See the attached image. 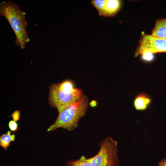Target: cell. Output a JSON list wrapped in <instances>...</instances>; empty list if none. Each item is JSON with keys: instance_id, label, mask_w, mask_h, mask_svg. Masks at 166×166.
I'll list each match as a JSON object with an SVG mask.
<instances>
[{"instance_id": "6da1fadb", "label": "cell", "mask_w": 166, "mask_h": 166, "mask_svg": "<svg viewBox=\"0 0 166 166\" xmlns=\"http://www.w3.org/2000/svg\"><path fill=\"white\" fill-rule=\"evenodd\" d=\"M26 14L14 2L3 1L0 3V15L9 22L15 35L16 45L23 49L30 41L26 30Z\"/></svg>"}, {"instance_id": "7a4b0ae2", "label": "cell", "mask_w": 166, "mask_h": 166, "mask_svg": "<svg viewBox=\"0 0 166 166\" xmlns=\"http://www.w3.org/2000/svg\"><path fill=\"white\" fill-rule=\"evenodd\" d=\"M88 105V97L83 95L75 101L57 109L58 117L47 131L61 128L70 131L74 129L78 126L79 120L85 115Z\"/></svg>"}, {"instance_id": "3957f363", "label": "cell", "mask_w": 166, "mask_h": 166, "mask_svg": "<svg viewBox=\"0 0 166 166\" xmlns=\"http://www.w3.org/2000/svg\"><path fill=\"white\" fill-rule=\"evenodd\" d=\"M83 95V90L75 87L72 81L66 80L50 87L49 104L57 110L75 101Z\"/></svg>"}, {"instance_id": "277c9868", "label": "cell", "mask_w": 166, "mask_h": 166, "mask_svg": "<svg viewBox=\"0 0 166 166\" xmlns=\"http://www.w3.org/2000/svg\"><path fill=\"white\" fill-rule=\"evenodd\" d=\"M160 52H166V38L145 34L141 38L136 55Z\"/></svg>"}, {"instance_id": "5b68a950", "label": "cell", "mask_w": 166, "mask_h": 166, "mask_svg": "<svg viewBox=\"0 0 166 166\" xmlns=\"http://www.w3.org/2000/svg\"><path fill=\"white\" fill-rule=\"evenodd\" d=\"M90 3L96 9L99 15L103 17L115 16L121 6V1L118 0H92Z\"/></svg>"}, {"instance_id": "8992f818", "label": "cell", "mask_w": 166, "mask_h": 166, "mask_svg": "<svg viewBox=\"0 0 166 166\" xmlns=\"http://www.w3.org/2000/svg\"><path fill=\"white\" fill-rule=\"evenodd\" d=\"M151 99L147 94L140 93L135 98L133 105L135 109L137 110L146 109L151 103Z\"/></svg>"}, {"instance_id": "52a82bcc", "label": "cell", "mask_w": 166, "mask_h": 166, "mask_svg": "<svg viewBox=\"0 0 166 166\" xmlns=\"http://www.w3.org/2000/svg\"><path fill=\"white\" fill-rule=\"evenodd\" d=\"M151 35L159 38H166V18L156 22Z\"/></svg>"}, {"instance_id": "ba28073f", "label": "cell", "mask_w": 166, "mask_h": 166, "mask_svg": "<svg viewBox=\"0 0 166 166\" xmlns=\"http://www.w3.org/2000/svg\"><path fill=\"white\" fill-rule=\"evenodd\" d=\"M15 139V135L11 134L10 131H8L5 133H3L0 136V146L5 150L10 146L11 142L13 141Z\"/></svg>"}, {"instance_id": "9c48e42d", "label": "cell", "mask_w": 166, "mask_h": 166, "mask_svg": "<svg viewBox=\"0 0 166 166\" xmlns=\"http://www.w3.org/2000/svg\"><path fill=\"white\" fill-rule=\"evenodd\" d=\"M8 126L10 130L12 132H16L18 127L17 123L13 120H11L9 122Z\"/></svg>"}, {"instance_id": "30bf717a", "label": "cell", "mask_w": 166, "mask_h": 166, "mask_svg": "<svg viewBox=\"0 0 166 166\" xmlns=\"http://www.w3.org/2000/svg\"><path fill=\"white\" fill-rule=\"evenodd\" d=\"M20 115V112L18 110L15 111L12 114V117L13 120L17 122L19 120Z\"/></svg>"}, {"instance_id": "8fae6325", "label": "cell", "mask_w": 166, "mask_h": 166, "mask_svg": "<svg viewBox=\"0 0 166 166\" xmlns=\"http://www.w3.org/2000/svg\"><path fill=\"white\" fill-rule=\"evenodd\" d=\"M158 166H166V157L161 160L158 163Z\"/></svg>"}]
</instances>
